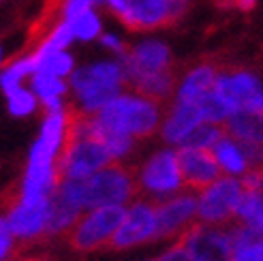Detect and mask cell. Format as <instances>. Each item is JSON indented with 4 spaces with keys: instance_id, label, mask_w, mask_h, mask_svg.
<instances>
[{
    "instance_id": "6da1fadb",
    "label": "cell",
    "mask_w": 263,
    "mask_h": 261,
    "mask_svg": "<svg viewBox=\"0 0 263 261\" xmlns=\"http://www.w3.org/2000/svg\"><path fill=\"white\" fill-rule=\"evenodd\" d=\"M56 191L77 210H92L101 206H126L137 193L135 172L122 163H111L84 180H60Z\"/></svg>"
},
{
    "instance_id": "7a4b0ae2",
    "label": "cell",
    "mask_w": 263,
    "mask_h": 261,
    "mask_svg": "<svg viewBox=\"0 0 263 261\" xmlns=\"http://www.w3.org/2000/svg\"><path fill=\"white\" fill-rule=\"evenodd\" d=\"M97 122L109 130L137 139L150 137L161 128V105L141 95H118L99 114H92Z\"/></svg>"
},
{
    "instance_id": "3957f363",
    "label": "cell",
    "mask_w": 263,
    "mask_h": 261,
    "mask_svg": "<svg viewBox=\"0 0 263 261\" xmlns=\"http://www.w3.org/2000/svg\"><path fill=\"white\" fill-rule=\"evenodd\" d=\"M69 80V86L77 97V105L82 114H99L109 101L122 95V86L126 84V75L122 62L103 60L75 69Z\"/></svg>"
},
{
    "instance_id": "277c9868",
    "label": "cell",
    "mask_w": 263,
    "mask_h": 261,
    "mask_svg": "<svg viewBox=\"0 0 263 261\" xmlns=\"http://www.w3.org/2000/svg\"><path fill=\"white\" fill-rule=\"evenodd\" d=\"M135 182L137 191L146 193V199L154 203L186 191L178 163V150L163 148L150 154L135 172Z\"/></svg>"
},
{
    "instance_id": "5b68a950",
    "label": "cell",
    "mask_w": 263,
    "mask_h": 261,
    "mask_svg": "<svg viewBox=\"0 0 263 261\" xmlns=\"http://www.w3.org/2000/svg\"><path fill=\"white\" fill-rule=\"evenodd\" d=\"M124 212L126 206H101L86 210V214H82L73 229L67 233L69 244L82 253L109 246L124 218Z\"/></svg>"
},
{
    "instance_id": "8992f818",
    "label": "cell",
    "mask_w": 263,
    "mask_h": 261,
    "mask_svg": "<svg viewBox=\"0 0 263 261\" xmlns=\"http://www.w3.org/2000/svg\"><path fill=\"white\" fill-rule=\"evenodd\" d=\"M244 195L240 178L220 176L212 184L197 191V220L205 225H227L238 214Z\"/></svg>"
},
{
    "instance_id": "52a82bcc",
    "label": "cell",
    "mask_w": 263,
    "mask_h": 261,
    "mask_svg": "<svg viewBox=\"0 0 263 261\" xmlns=\"http://www.w3.org/2000/svg\"><path fill=\"white\" fill-rule=\"evenodd\" d=\"M159 240V220H156V203L150 199H137L126 206V212L116 236L111 240V249L126 251L135 246Z\"/></svg>"
},
{
    "instance_id": "ba28073f",
    "label": "cell",
    "mask_w": 263,
    "mask_h": 261,
    "mask_svg": "<svg viewBox=\"0 0 263 261\" xmlns=\"http://www.w3.org/2000/svg\"><path fill=\"white\" fill-rule=\"evenodd\" d=\"M178 244L184 246L197 261H231L233 257L231 231L218 225L199 223V220L182 233Z\"/></svg>"
},
{
    "instance_id": "9c48e42d",
    "label": "cell",
    "mask_w": 263,
    "mask_h": 261,
    "mask_svg": "<svg viewBox=\"0 0 263 261\" xmlns=\"http://www.w3.org/2000/svg\"><path fill=\"white\" fill-rule=\"evenodd\" d=\"M214 90L225 99L231 111H263V84L251 71L218 73Z\"/></svg>"
},
{
    "instance_id": "30bf717a",
    "label": "cell",
    "mask_w": 263,
    "mask_h": 261,
    "mask_svg": "<svg viewBox=\"0 0 263 261\" xmlns=\"http://www.w3.org/2000/svg\"><path fill=\"white\" fill-rule=\"evenodd\" d=\"M159 220V238H180L197 220V195L193 191H182L174 197L156 203Z\"/></svg>"
},
{
    "instance_id": "8fae6325",
    "label": "cell",
    "mask_w": 263,
    "mask_h": 261,
    "mask_svg": "<svg viewBox=\"0 0 263 261\" xmlns=\"http://www.w3.org/2000/svg\"><path fill=\"white\" fill-rule=\"evenodd\" d=\"M178 163H180L184 187H186V191H193V193L205 189L216 178L222 176L212 150L182 146L178 148Z\"/></svg>"
},
{
    "instance_id": "7c38bea8",
    "label": "cell",
    "mask_w": 263,
    "mask_h": 261,
    "mask_svg": "<svg viewBox=\"0 0 263 261\" xmlns=\"http://www.w3.org/2000/svg\"><path fill=\"white\" fill-rule=\"evenodd\" d=\"M120 62L128 84L139 75L172 69V54H169V47L165 43L150 39V41L139 43L135 49H128L124 56H120Z\"/></svg>"
},
{
    "instance_id": "4fadbf2b",
    "label": "cell",
    "mask_w": 263,
    "mask_h": 261,
    "mask_svg": "<svg viewBox=\"0 0 263 261\" xmlns=\"http://www.w3.org/2000/svg\"><path fill=\"white\" fill-rule=\"evenodd\" d=\"M120 20L133 32L172 26L169 0H126V9Z\"/></svg>"
},
{
    "instance_id": "5bb4252c",
    "label": "cell",
    "mask_w": 263,
    "mask_h": 261,
    "mask_svg": "<svg viewBox=\"0 0 263 261\" xmlns=\"http://www.w3.org/2000/svg\"><path fill=\"white\" fill-rule=\"evenodd\" d=\"M201 122H203V116L197 105L174 101V105L169 107V111L165 114V118L161 122V137L169 146L180 148Z\"/></svg>"
},
{
    "instance_id": "9a60e30c",
    "label": "cell",
    "mask_w": 263,
    "mask_h": 261,
    "mask_svg": "<svg viewBox=\"0 0 263 261\" xmlns=\"http://www.w3.org/2000/svg\"><path fill=\"white\" fill-rule=\"evenodd\" d=\"M51 199V197H49ZM49 199L41 203H24L15 201L7 214L9 227L13 236L20 240L39 238L47 229V214H49Z\"/></svg>"
},
{
    "instance_id": "2e32d148",
    "label": "cell",
    "mask_w": 263,
    "mask_h": 261,
    "mask_svg": "<svg viewBox=\"0 0 263 261\" xmlns=\"http://www.w3.org/2000/svg\"><path fill=\"white\" fill-rule=\"evenodd\" d=\"M216 77H218V71L214 64L205 62V64H199V67L191 69L182 77V82L176 86V101L197 105L208 92L214 90Z\"/></svg>"
},
{
    "instance_id": "e0dca14e",
    "label": "cell",
    "mask_w": 263,
    "mask_h": 261,
    "mask_svg": "<svg viewBox=\"0 0 263 261\" xmlns=\"http://www.w3.org/2000/svg\"><path fill=\"white\" fill-rule=\"evenodd\" d=\"M212 154L220 167L222 176H231V178H242L248 169H251V163H248V154L244 143H240L238 139H233L229 133H222L220 139L214 143Z\"/></svg>"
},
{
    "instance_id": "ac0fdd59",
    "label": "cell",
    "mask_w": 263,
    "mask_h": 261,
    "mask_svg": "<svg viewBox=\"0 0 263 261\" xmlns=\"http://www.w3.org/2000/svg\"><path fill=\"white\" fill-rule=\"evenodd\" d=\"M225 133L246 146L263 148V111H233L225 122Z\"/></svg>"
},
{
    "instance_id": "d6986e66",
    "label": "cell",
    "mask_w": 263,
    "mask_h": 261,
    "mask_svg": "<svg viewBox=\"0 0 263 261\" xmlns=\"http://www.w3.org/2000/svg\"><path fill=\"white\" fill-rule=\"evenodd\" d=\"M128 86L135 90V95H141L152 101H165L172 92H176V75L174 69L159 71V73H146L130 80Z\"/></svg>"
},
{
    "instance_id": "ffe728a7",
    "label": "cell",
    "mask_w": 263,
    "mask_h": 261,
    "mask_svg": "<svg viewBox=\"0 0 263 261\" xmlns=\"http://www.w3.org/2000/svg\"><path fill=\"white\" fill-rule=\"evenodd\" d=\"M82 210L67 201L58 191H54L49 199V214H47V236H60V233H69L73 229V225L80 220Z\"/></svg>"
},
{
    "instance_id": "44dd1931",
    "label": "cell",
    "mask_w": 263,
    "mask_h": 261,
    "mask_svg": "<svg viewBox=\"0 0 263 261\" xmlns=\"http://www.w3.org/2000/svg\"><path fill=\"white\" fill-rule=\"evenodd\" d=\"M235 220L238 225L251 229L255 236L263 238V191H244Z\"/></svg>"
},
{
    "instance_id": "7402d4cb",
    "label": "cell",
    "mask_w": 263,
    "mask_h": 261,
    "mask_svg": "<svg viewBox=\"0 0 263 261\" xmlns=\"http://www.w3.org/2000/svg\"><path fill=\"white\" fill-rule=\"evenodd\" d=\"M34 73H36V58H34V54L17 58L15 62H11L9 67L0 73V88H3L5 95H11L13 90L22 88L24 77L34 75Z\"/></svg>"
},
{
    "instance_id": "603a6c76",
    "label": "cell",
    "mask_w": 263,
    "mask_h": 261,
    "mask_svg": "<svg viewBox=\"0 0 263 261\" xmlns=\"http://www.w3.org/2000/svg\"><path fill=\"white\" fill-rule=\"evenodd\" d=\"M197 107H199V111L203 116V122L218 124V126H225V122L229 120V116L233 114L231 107L225 103V99H222L216 90L208 92L199 103H197Z\"/></svg>"
},
{
    "instance_id": "cb8c5ba5",
    "label": "cell",
    "mask_w": 263,
    "mask_h": 261,
    "mask_svg": "<svg viewBox=\"0 0 263 261\" xmlns=\"http://www.w3.org/2000/svg\"><path fill=\"white\" fill-rule=\"evenodd\" d=\"M36 58V73H47V75H54V77H67L75 71V60L71 54L67 51H56V54H47Z\"/></svg>"
},
{
    "instance_id": "d4e9b609",
    "label": "cell",
    "mask_w": 263,
    "mask_h": 261,
    "mask_svg": "<svg viewBox=\"0 0 263 261\" xmlns=\"http://www.w3.org/2000/svg\"><path fill=\"white\" fill-rule=\"evenodd\" d=\"M73 39H75V34H73L71 24L67 20H62L56 28L49 32V36L45 39V41L39 45V49L34 51V54L41 58V56H47V54H56V51H64L71 45Z\"/></svg>"
},
{
    "instance_id": "484cf974",
    "label": "cell",
    "mask_w": 263,
    "mask_h": 261,
    "mask_svg": "<svg viewBox=\"0 0 263 261\" xmlns=\"http://www.w3.org/2000/svg\"><path fill=\"white\" fill-rule=\"evenodd\" d=\"M32 92L36 95L39 101H47V99H62L67 92V82L62 77H54L47 73H34L32 75Z\"/></svg>"
},
{
    "instance_id": "4316f807",
    "label": "cell",
    "mask_w": 263,
    "mask_h": 261,
    "mask_svg": "<svg viewBox=\"0 0 263 261\" xmlns=\"http://www.w3.org/2000/svg\"><path fill=\"white\" fill-rule=\"evenodd\" d=\"M69 24L73 28L75 39H80V41H92V39H97L101 34V20L92 9L80 13V15L73 17Z\"/></svg>"
},
{
    "instance_id": "83f0119b",
    "label": "cell",
    "mask_w": 263,
    "mask_h": 261,
    "mask_svg": "<svg viewBox=\"0 0 263 261\" xmlns=\"http://www.w3.org/2000/svg\"><path fill=\"white\" fill-rule=\"evenodd\" d=\"M225 133V128L218 124H210V122H201L197 126L191 137L184 141V146H193V148H203V150H212L214 143L220 139V135ZM182 148V146H180Z\"/></svg>"
},
{
    "instance_id": "f1b7e54d",
    "label": "cell",
    "mask_w": 263,
    "mask_h": 261,
    "mask_svg": "<svg viewBox=\"0 0 263 261\" xmlns=\"http://www.w3.org/2000/svg\"><path fill=\"white\" fill-rule=\"evenodd\" d=\"M7 101H9V111L17 118H24V116H30L34 109H36V95L32 90H26V88H17L13 90L11 95H7Z\"/></svg>"
},
{
    "instance_id": "f546056e",
    "label": "cell",
    "mask_w": 263,
    "mask_h": 261,
    "mask_svg": "<svg viewBox=\"0 0 263 261\" xmlns=\"http://www.w3.org/2000/svg\"><path fill=\"white\" fill-rule=\"evenodd\" d=\"M13 231L9 227V220L0 216V261H5L9 255H11V249H13Z\"/></svg>"
},
{
    "instance_id": "4dcf8cb0",
    "label": "cell",
    "mask_w": 263,
    "mask_h": 261,
    "mask_svg": "<svg viewBox=\"0 0 263 261\" xmlns=\"http://www.w3.org/2000/svg\"><path fill=\"white\" fill-rule=\"evenodd\" d=\"M244 191H263V167H253L240 178Z\"/></svg>"
},
{
    "instance_id": "1f68e13d",
    "label": "cell",
    "mask_w": 263,
    "mask_h": 261,
    "mask_svg": "<svg viewBox=\"0 0 263 261\" xmlns=\"http://www.w3.org/2000/svg\"><path fill=\"white\" fill-rule=\"evenodd\" d=\"M97 0H64V20L71 22L73 17H77L80 13L92 9Z\"/></svg>"
},
{
    "instance_id": "d6a6232c",
    "label": "cell",
    "mask_w": 263,
    "mask_h": 261,
    "mask_svg": "<svg viewBox=\"0 0 263 261\" xmlns=\"http://www.w3.org/2000/svg\"><path fill=\"white\" fill-rule=\"evenodd\" d=\"M156 261H197V259L184 249V246L176 244V246H172V249H167Z\"/></svg>"
},
{
    "instance_id": "836d02e7",
    "label": "cell",
    "mask_w": 263,
    "mask_h": 261,
    "mask_svg": "<svg viewBox=\"0 0 263 261\" xmlns=\"http://www.w3.org/2000/svg\"><path fill=\"white\" fill-rule=\"evenodd\" d=\"M101 43H103L105 47H109L111 51H116L118 56H124L126 51H128V47H126L116 34H103V36H101Z\"/></svg>"
},
{
    "instance_id": "e575fe53",
    "label": "cell",
    "mask_w": 263,
    "mask_h": 261,
    "mask_svg": "<svg viewBox=\"0 0 263 261\" xmlns=\"http://www.w3.org/2000/svg\"><path fill=\"white\" fill-rule=\"evenodd\" d=\"M191 0H169V15H172V24H176L180 17H184V13L189 9Z\"/></svg>"
},
{
    "instance_id": "d590c367",
    "label": "cell",
    "mask_w": 263,
    "mask_h": 261,
    "mask_svg": "<svg viewBox=\"0 0 263 261\" xmlns=\"http://www.w3.org/2000/svg\"><path fill=\"white\" fill-rule=\"evenodd\" d=\"M257 0H218V7H238L240 11H253Z\"/></svg>"
},
{
    "instance_id": "8d00e7d4",
    "label": "cell",
    "mask_w": 263,
    "mask_h": 261,
    "mask_svg": "<svg viewBox=\"0 0 263 261\" xmlns=\"http://www.w3.org/2000/svg\"><path fill=\"white\" fill-rule=\"evenodd\" d=\"M26 261H47V259H26Z\"/></svg>"
},
{
    "instance_id": "74e56055",
    "label": "cell",
    "mask_w": 263,
    "mask_h": 261,
    "mask_svg": "<svg viewBox=\"0 0 263 261\" xmlns=\"http://www.w3.org/2000/svg\"><path fill=\"white\" fill-rule=\"evenodd\" d=\"M0 64H3V47H0Z\"/></svg>"
},
{
    "instance_id": "f35d334b",
    "label": "cell",
    "mask_w": 263,
    "mask_h": 261,
    "mask_svg": "<svg viewBox=\"0 0 263 261\" xmlns=\"http://www.w3.org/2000/svg\"><path fill=\"white\" fill-rule=\"evenodd\" d=\"M0 3H3V0H0Z\"/></svg>"
}]
</instances>
